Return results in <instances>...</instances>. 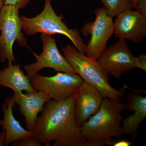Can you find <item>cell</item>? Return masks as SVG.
Listing matches in <instances>:
<instances>
[{
  "label": "cell",
  "mask_w": 146,
  "mask_h": 146,
  "mask_svg": "<svg viewBox=\"0 0 146 146\" xmlns=\"http://www.w3.org/2000/svg\"><path fill=\"white\" fill-rule=\"evenodd\" d=\"M32 131L45 146H94L84 137L77 123L74 95L60 101H48Z\"/></svg>",
  "instance_id": "cell-1"
},
{
  "label": "cell",
  "mask_w": 146,
  "mask_h": 146,
  "mask_svg": "<svg viewBox=\"0 0 146 146\" xmlns=\"http://www.w3.org/2000/svg\"><path fill=\"white\" fill-rule=\"evenodd\" d=\"M123 110L124 104L120 100L104 98L98 112L82 126V135L94 146L110 145L112 138L124 134L121 113Z\"/></svg>",
  "instance_id": "cell-2"
},
{
  "label": "cell",
  "mask_w": 146,
  "mask_h": 146,
  "mask_svg": "<svg viewBox=\"0 0 146 146\" xmlns=\"http://www.w3.org/2000/svg\"><path fill=\"white\" fill-rule=\"evenodd\" d=\"M64 56L71 66L83 79L101 92L104 98L121 100L124 97L125 87L121 90L114 89L109 83L110 77L94 60L68 45L62 48Z\"/></svg>",
  "instance_id": "cell-3"
},
{
  "label": "cell",
  "mask_w": 146,
  "mask_h": 146,
  "mask_svg": "<svg viewBox=\"0 0 146 146\" xmlns=\"http://www.w3.org/2000/svg\"><path fill=\"white\" fill-rule=\"evenodd\" d=\"M22 29L27 35H35L37 33L53 35L61 34L67 36L79 52L85 54L86 45L77 29L68 28L63 22V16H58L54 10L51 0H45V6L41 13L35 17H20Z\"/></svg>",
  "instance_id": "cell-4"
},
{
  "label": "cell",
  "mask_w": 146,
  "mask_h": 146,
  "mask_svg": "<svg viewBox=\"0 0 146 146\" xmlns=\"http://www.w3.org/2000/svg\"><path fill=\"white\" fill-rule=\"evenodd\" d=\"M97 62L108 74L117 80L135 68L146 72V55L134 56L125 39H119L114 44L106 48Z\"/></svg>",
  "instance_id": "cell-5"
},
{
  "label": "cell",
  "mask_w": 146,
  "mask_h": 146,
  "mask_svg": "<svg viewBox=\"0 0 146 146\" xmlns=\"http://www.w3.org/2000/svg\"><path fill=\"white\" fill-rule=\"evenodd\" d=\"M19 9L4 5L0 11V62L8 61V65L16 62L13 52L14 42L22 47H27L26 38L22 32V23Z\"/></svg>",
  "instance_id": "cell-6"
},
{
  "label": "cell",
  "mask_w": 146,
  "mask_h": 146,
  "mask_svg": "<svg viewBox=\"0 0 146 146\" xmlns=\"http://www.w3.org/2000/svg\"><path fill=\"white\" fill-rule=\"evenodd\" d=\"M32 87L42 91L51 100L60 101L74 94L84 80L77 74L58 72L51 76L40 75L38 73L30 78Z\"/></svg>",
  "instance_id": "cell-7"
},
{
  "label": "cell",
  "mask_w": 146,
  "mask_h": 146,
  "mask_svg": "<svg viewBox=\"0 0 146 146\" xmlns=\"http://www.w3.org/2000/svg\"><path fill=\"white\" fill-rule=\"evenodd\" d=\"M96 19L83 26L81 32L84 36L91 35L86 45L85 55L97 60L106 48L110 38L114 34V22L107 14L104 7L95 10Z\"/></svg>",
  "instance_id": "cell-8"
},
{
  "label": "cell",
  "mask_w": 146,
  "mask_h": 146,
  "mask_svg": "<svg viewBox=\"0 0 146 146\" xmlns=\"http://www.w3.org/2000/svg\"><path fill=\"white\" fill-rule=\"evenodd\" d=\"M41 39L43 52L39 55H35L36 62L24 66L29 78L46 68H51L56 72L76 74L65 56L60 54L54 37L49 35L42 34Z\"/></svg>",
  "instance_id": "cell-9"
},
{
  "label": "cell",
  "mask_w": 146,
  "mask_h": 146,
  "mask_svg": "<svg viewBox=\"0 0 146 146\" xmlns=\"http://www.w3.org/2000/svg\"><path fill=\"white\" fill-rule=\"evenodd\" d=\"M114 34L119 39L140 43L146 35V16L137 10L120 13L114 22Z\"/></svg>",
  "instance_id": "cell-10"
},
{
  "label": "cell",
  "mask_w": 146,
  "mask_h": 146,
  "mask_svg": "<svg viewBox=\"0 0 146 146\" xmlns=\"http://www.w3.org/2000/svg\"><path fill=\"white\" fill-rule=\"evenodd\" d=\"M74 96L76 120L81 128L84 123L98 112L104 98L95 86L84 81Z\"/></svg>",
  "instance_id": "cell-11"
},
{
  "label": "cell",
  "mask_w": 146,
  "mask_h": 146,
  "mask_svg": "<svg viewBox=\"0 0 146 146\" xmlns=\"http://www.w3.org/2000/svg\"><path fill=\"white\" fill-rule=\"evenodd\" d=\"M11 97L14 104L19 107L20 114L25 117L28 130L32 131L38 114L51 99L42 91H36L27 94L14 93Z\"/></svg>",
  "instance_id": "cell-12"
},
{
  "label": "cell",
  "mask_w": 146,
  "mask_h": 146,
  "mask_svg": "<svg viewBox=\"0 0 146 146\" xmlns=\"http://www.w3.org/2000/svg\"><path fill=\"white\" fill-rule=\"evenodd\" d=\"M124 110L133 111V113L123 119L121 123L123 133L129 135L135 140L139 126L146 117V97L135 93L129 94L126 98Z\"/></svg>",
  "instance_id": "cell-13"
},
{
  "label": "cell",
  "mask_w": 146,
  "mask_h": 146,
  "mask_svg": "<svg viewBox=\"0 0 146 146\" xmlns=\"http://www.w3.org/2000/svg\"><path fill=\"white\" fill-rule=\"evenodd\" d=\"M15 105H16L11 97L6 99L5 103L2 106L3 119L2 120H0V126L5 131V145L6 146L33 134V131L27 130L23 127L14 117L13 109Z\"/></svg>",
  "instance_id": "cell-14"
},
{
  "label": "cell",
  "mask_w": 146,
  "mask_h": 146,
  "mask_svg": "<svg viewBox=\"0 0 146 146\" xmlns=\"http://www.w3.org/2000/svg\"><path fill=\"white\" fill-rule=\"evenodd\" d=\"M0 86L9 88L14 93L33 92L29 78L25 75L19 64L5 67L0 70Z\"/></svg>",
  "instance_id": "cell-15"
},
{
  "label": "cell",
  "mask_w": 146,
  "mask_h": 146,
  "mask_svg": "<svg viewBox=\"0 0 146 146\" xmlns=\"http://www.w3.org/2000/svg\"><path fill=\"white\" fill-rule=\"evenodd\" d=\"M104 5L108 15L112 18L125 11L132 10L131 0H100Z\"/></svg>",
  "instance_id": "cell-16"
},
{
  "label": "cell",
  "mask_w": 146,
  "mask_h": 146,
  "mask_svg": "<svg viewBox=\"0 0 146 146\" xmlns=\"http://www.w3.org/2000/svg\"><path fill=\"white\" fill-rule=\"evenodd\" d=\"M13 146H42V143L34 134L13 142Z\"/></svg>",
  "instance_id": "cell-17"
},
{
  "label": "cell",
  "mask_w": 146,
  "mask_h": 146,
  "mask_svg": "<svg viewBox=\"0 0 146 146\" xmlns=\"http://www.w3.org/2000/svg\"><path fill=\"white\" fill-rule=\"evenodd\" d=\"M31 0H5L4 5L13 6L18 9L25 8Z\"/></svg>",
  "instance_id": "cell-18"
},
{
  "label": "cell",
  "mask_w": 146,
  "mask_h": 146,
  "mask_svg": "<svg viewBox=\"0 0 146 146\" xmlns=\"http://www.w3.org/2000/svg\"><path fill=\"white\" fill-rule=\"evenodd\" d=\"M136 10L146 17V0H138V7Z\"/></svg>",
  "instance_id": "cell-19"
},
{
  "label": "cell",
  "mask_w": 146,
  "mask_h": 146,
  "mask_svg": "<svg viewBox=\"0 0 146 146\" xmlns=\"http://www.w3.org/2000/svg\"><path fill=\"white\" fill-rule=\"evenodd\" d=\"M133 143L129 141L121 140L117 142H112L110 145L112 146H130Z\"/></svg>",
  "instance_id": "cell-20"
},
{
  "label": "cell",
  "mask_w": 146,
  "mask_h": 146,
  "mask_svg": "<svg viewBox=\"0 0 146 146\" xmlns=\"http://www.w3.org/2000/svg\"><path fill=\"white\" fill-rule=\"evenodd\" d=\"M5 131L3 130L2 132L0 133V146L5 145Z\"/></svg>",
  "instance_id": "cell-21"
},
{
  "label": "cell",
  "mask_w": 146,
  "mask_h": 146,
  "mask_svg": "<svg viewBox=\"0 0 146 146\" xmlns=\"http://www.w3.org/2000/svg\"><path fill=\"white\" fill-rule=\"evenodd\" d=\"M133 5V8L135 9L136 10L137 9L138 7V0H131Z\"/></svg>",
  "instance_id": "cell-22"
},
{
  "label": "cell",
  "mask_w": 146,
  "mask_h": 146,
  "mask_svg": "<svg viewBox=\"0 0 146 146\" xmlns=\"http://www.w3.org/2000/svg\"><path fill=\"white\" fill-rule=\"evenodd\" d=\"M5 0H0V11L2 8L3 7L4 5Z\"/></svg>",
  "instance_id": "cell-23"
}]
</instances>
